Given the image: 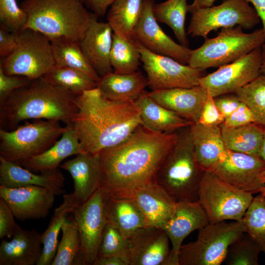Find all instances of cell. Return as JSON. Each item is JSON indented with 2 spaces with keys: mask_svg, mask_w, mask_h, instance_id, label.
<instances>
[{
  "mask_svg": "<svg viewBox=\"0 0 265 265\" xmlns=\"http://www.w3.org/2000/svg\"><path fill=\"white\" fill-rule=\"evenodd\" d=\"M148 94L158 104L193 123L198 122L207 97V91L199 85L151 91Z\"/></svg>",
  "mask_w": 265,
  "mask_h": 265,
  "instance_id": "obj_24",
  "label": "cell"
},
{
  "mask_svg": "<svg viewBox=\"0 0 265 265\" xmlns=\"http://www.w3.org/2000/svg\"><path fill=\"white\" fill-rule=\"evenodd\" d=\"M261 250L246 232L229 247L224 263L227 265H258Z\"/></svg>",
  "mask_w": 265,
  "mask_h": 265,
  "instance_id": "obj_41",
  "label": "cell"
},
{
  "mask_svg": "<svg viewBox=\"0 0 265 265\" xmlns=\"http://www.w3.org/2000/svg\"><path fill=\"white\" fill-rule=\"evenodd\" d=\"M62 236L51 265H72L81 250L80 233L73 218H66L61 229Z\"/></svg>",
  "mask_w": 265,
  "mask_h": 265,
  "instance_id": "obj_38",
  "label": "cell"
},
{
  "mask_svg": "<svg viewBox=\"0 0 265 265\" xmlns=\"http://www.w3.org/2000/svg\"><path fill=\"white\" fill-rule=\"evenodd\" d=\"M262 49L258 47L215 71L202 77L199 85L213 98L236 93L261 74Z\"/></svg>",
  "mask_w": 265,
  "mask_h": 265,
  "instance_id": "obj_13",
  "label": "cell"
},
{
  "mask_svg": "<svg viewBox=\"0 0 265 265\" xmlns=\"http://www.w3.org/2000/svg\"><path fill=\"white\" fill-rule=\"evenodd\" d=\"M14 215L6 202L0 197V238H11L17 225Z\"/></svg>",
  "mask_w": 265,
  "mask_h": 265,
  "instance_id": "obj_47",
  "label": "cell"
},
{
  "mask_svg": "<svg viewBox=\"0 0 265 265\" xmlns=\"http://www.w3.org/2000/svg\"><path fill=\"white\" fill-rule=\"evenodd\" d=\"M216 0H193V2L188 4V10L190 13L194 11L204 8L210 7L213 6V3Z\"/></svg>",
  "mask_w": 265,
  "mask_h": 265,
  "instance_id": "obj_53",
  "label": "cell"
},
{
  "mask_svg": "<svg viewBox=\"0 0 265 265\" xmlns=\"http://www.w3.org/2000/svg\"><path fill=\"white\" fill-rule=\"evenodd\" d=\"M251 3L259 16L265 34V0H245Z\"/></svg>",
  "mask_w": 265,
  "mask_h": 265,
  "instance_id": "obj_51",
  "label": "cell"
},
{
  "mask_svg": "<svg viewBox=\"0 0 265 265\" xmlns=\"http://www.w3.org/2000/svg\"><path fill=\"white\" fill-rule=\"evenodd\" d=\"M63 202L53 212L48 226L41 234L43 252L36 265H51L58 246V236L67 215L77 206L73 193L64 194Z\"/></svg>",
  "mask_w": 265,
  "mask_h": 265,
  "instance_id": "obj_32",
  "label": "cell"
},
{
  "mask_svg": "<svg viewBox=\"0 0 265 265\" xmlns=\"http://www.w3.org/2000/svg\"><path fill=\"white\" fill-rule=\"evenodd\" d=\"M115 0H83L88 7L97 16H104L108 7Z\"/></svg>",
  "mask_w": 265,
  "mask_h": 265,
  "instance_id": "obj_50",
  "label": "cell"
},
{
  "mask_svg": "<svg viewBox=\"0 0 265 265\" xmlns=\"http://www.w3.org/2000/svg\"><path fill=\"white\" fill-rule=\"evenodd\" d=\"M110 196L130 199L142 213L146 226L161 229L172 216L177 203L155 182Z\"/></svg>",
  "mask_w": 265,
  "mask_h": 265,
  "instance_id": "obj_18",
  "label": "cell"
},
{
  "mask_svg": "<svg viewBox=\"0 0 265 265\" xmlns=\"http://www.w3.org/2000/svg\"><path fill=\"white\" fill-rule=\"evenodd\" d=\"M147 86L146 77L138 70L132 74H107L101 78L97 87L106 99L127 102L135 101L146 91Z\"/></svg>",
  "mask_w": 265,
  "mask_h": 265,
  "instance_id": "obj_29",
  "label": "cell"
},
{
  "mask_svg": "<svg viewBox=\"0 0 265 265\" xmlns=\"http://www.w3.org/2000/svg\"><path fill=\"white\" fill-rule=\"evenodd\" d=\"M41 234L35 229L24 230L17 224L12 238L2 239L0 245V265H35L43 252Z\"/></svg>",
  "mask_w": 265,
  "mask_h": 265,
  "instance_id": "obj_25",
  "label": "cell"
},
{
  "mask_svg": "<svg viewBox=\"0 0 265 265\" xmlns=\"http://www.w3.org/2000/svg\"><path fill=\"white\" fill-rule=\"evenodd\" d=\"M76 97L46 75L32 80L0 101V129L13 131L31 119L69 124L78 112Z\"/></svg>",
  "mask_w": 265,
  "mask_h": 265,
  "instance_id": "obj_3",
  "label": "cell"
},
{
  "mask_svg": "<svg viewBox=\"0 0 265 265\" xmlns=\"http://www.w3.org/2000/svg\"><path fill=\"white\" fill-rule=\"evenodd\" d=\"M225 119L224 116L216 106L214 98L207 92V97L197 123L209 126H220Z\"/></svg>",
  "mask_w": 265,
  "mask_h": 265,
  "instance_id": "obj_44",
  "label": "cell"
},
{
  "mask_svg": "<svg viewBox=\"0 0 265 265\" xmlns=\"http://www.w3.org/2000/svg\"><path fill=\"white\" fill-rule=\"evenodd\" d=\"M140 110L142 125L157 132H174L193 123L153 100L145 91L134 101Z\"/></svg>",
  "mask_w": 265,
  "mask_h": 265,
  "instance_id": "obj_27",
  "label": "cell"
},
{
  "mask_svg": "<svg viewBox=\"0 0 265 265\" xmlns=\"http://www.w3.org/2000/svg\"><path fill=\"white\" fill-rule=\"evenodd\" d=\"M189 129L196 161L203 171H210L227 149L221 127L193 123Z\"/></svg>",
  "mask_w": 265,
  "mask_h": 265,
  "instance_id": "obj_28",
  "label": "cell"
},
{
  "mask_svg": "<svg viewBox=\"0 0 265 265\" xmlns=\"http://www.w3.org/2000/svg\"><path fill=\"white\" fill-rule=\"evenodd\" d=\"M55 196L46 188L37 186L14 188L0 186V197L20 221L46 218L53 205Z\"/></svg>",
  "mask_w": 265,
  "mask_h": 265,
  "instance_id": "obj_19",
  "label": "cell"
},
{
  "mask_svg": "<svg viewBox=\"0 0 265 265\" xmlns=\"http://www.w3.org/2000/svg\"><path fill=\"white\" fill-rule=\"evenodd\" d=\"M242 221L245 232L265 254V196L259 193L253 198Z\"/></svg>",
  "mask_w": 265,
  "mask_h": 265,
  "instance_id": "obj_39",
  "label": "cell"
},
{
  "mask_svg": "<svg viewBox=\"0 0 265 265\" xmlns=\"http://www.w3.org/2000/svg\"><path fill=\"white\" fill-rule=\"evenodd\" d=\"M154 0H145L140 19L132 38L150 51L169 56L187 64L191 49L175 42L158 24L153 13Z\"/></svg>",
  "mask_w": 265,
  "mask_h": 265,
  "instance_id": "obj_16",
  "label": "cell"
},
{
  "mask_svg": "<svg viewBox=\"0 0 265 265\" xmlns=\"http://www.w3.org/2000/svg\"><path fill=\"white\" fill-rule=\"evenodd\" d=\"M196 240L182 245L179 265H220L229 246L243 233L242 220L210 223L198 230Z\"/></svg>",
  "mask_w": 265,
  "mask_h": 265,
  "instance_id": "obj_9",
  "label": "cell"
},
{
  "mask_svg": "<svg viewBox=\"0 0 265 265\" xmlns=\"http://www.w3.org/2000/svg\"><path fill=\"white\" fill-rule=\"evenodd\" d=\"M55 66L49 38L30 28L18 33L15 51L3 58L0 66L9 75H19L34 80L47 74Z\"/></svg>",
  "mask_w": 265,
  "mask_h": 265,
  "instance_id": "obj_10",
  "label": "cell"
},
{
  "mask_svg": "<svg viewBox=\"0 0 265 265\" xmlns=\"http://www.w3.org/2000/svg\"><path fill=\"white\" fill-rule=\"evenodd\" d=\"M259 158L265 162V130L264 132L263 141L259 153Z\"/></svg>",
  "mask_w": 265,
  "mask_h": 265,
  "instance_id": "obj_55",
  "label": "cell"
},
{
  "mask_svg": "<svg viewBox=\"0 0 265 265\" xmlns=\"http://www.w3.org/2000/svg\"><path fill=\"white\" fill-rule=\"evenodd\" d=\"M27 21L26 13L16 0H0V26L17 33L24 29Z\"/></svg>",
  "mask_w": 265,
  "mask_h": 265,
  "instance_id": "obj_43",
  "label": "cell"
},
{
  "mask_svg": "<svg viewBox=\"0 0 265 265\" xmlns=\"http://www.w3.org/2000/svg\"><path fill=\"white\" fill-rule=\"evenodd\" d=\"M106 214L107 222L126 238L138 229L146 226L139 209L125 197L107 195Z\"/></svg>",
  "mask_w": 265,
  "mask_h": 265,
  "instance_id": "obj_30",
  "label": "cell"
},
{
  "mask_svg": "<svg viewBox=\"0 0 265 265\" xmlns=\"http://www.w3.org/2000/svg\"><path fill=\"white\" fill-rule=\"evenodd\" d=\"M209 223L207 215L197 201L177 203L172 216L163 227L172 245L168 265H179L182 243L191 232Z\"/></svg>",
  "mask_w": 265,
  "mask_h": 265,
  "instance_id": "obj_20",
  "label": "cell"
},
{
  "mask_svg": "<svg viewBox=\"0 0 265 265\" xmlns=\"http://www.w3.org/2000/svg\"><path fill=\"white\" fill-rule=\"evenodd\" d=\"M116 257L129 265L127 257L126 238L107 222L102 235L97 257Z\"/></svg>",
  "mask_w": 265,
  "mask_h": 265,
  "instance_id": "obj_42",
  "label": "cell"
},
{
  "mask_svg": "<svg viewBox=\"0 0 265 265\" xmlns=\"http://www.w3.org/2000/svg\"><path fill=\"white\" fill-rule=\"evenodd\" d=\"M220 127L227 149L259 157L265 130L263 127L256 123L236 128Z\"/></svg>",
  "mask_w": 265,
  "mask_h": 265,
  "instance_id": "obj_31",
  "label": "cell"
},
{
  "mask_svg": "<svg viewBox=\"0 0 265 265\" xmlns=\"http://www.w3.org/2000/svg\"><path fill=\"white\" fill-rule=\"evenodd\" d=\"M75 102L78 112L71 123L84 152L99 154L123 141L142 125L134 101L108 100L97 87L76 96Z\"/></svg>",
  "mask_w": 265,
  "mask_h": 265,
  "instance_id": "obj_2",
  "label": "cell"
},
{
  "mask_svg": "<svg viewBox=\"0 0 265 265\" xmlns=\"http://www.w3.org/2000/svg\"><path fill=\"white\" fill-rule=\"evenodd\" d=\"M177 137L178 132H154L140 125L123 141L99 153L102 171L100 187L110 196L155 182Z\"/></svg>",
  "mask_w": 265,
  "mask_h": 265,
  "instance_id": "obj_1",
  "label": "cell"
},
{
  "mask_svg": "<svg viewBox=\"0 0 265 265\" xmlns=\"http://www.w3.org/2000/svg\"><path fill=\"white\" fill-rule=\"evenodd\" d=\"M189 128L178 132L177 139L162 161L155 179L177 202L198 201L204 172L195 158Z\"/></svg>",
  "mask_w": 265,
  "mask_h": 265,
  "instance_id": "obj_5",
  "label": "cell"
},
{
  "mask_svg": "<svg viewBox=\"0 0 265 265\" xmlns=\"http://www.w3.org/2000/svg\"><path fill=\"white\" fill-rule=\"evenodd\" d=\"M49 39L55 65L80 70L89 76L98 83L101 78L90 64L79 42L65 37Z\"/></svg>",
  "mask_w": 265,
  "mask_h": 265,
  "instance_id": "obj_33",
  "label": "cell"
},
{
  "mask_svg": "<svg viewBox=\"0 0 265 265\" xmlns=\"http://www.w3.org/2000/svg\"><path fill=\"white\" fill-rule=\"evenodd\" d=\"M151 91L199 85L204 70L183 64L167 56L152 52L134 40Z\"/></svg>",
  "mask_w": 265,
  "mask_h": 265,
  "instance_id": "obj_12",
  "label": "cell"
},
{
  "mask_svg": "<svg viewBox=\"0 0 265 265\" xmlns=\"http://www.w3.org/2000/svg\"><path fill=\"white\" fill-rule=\"evenodd\" d=\"M170 240L161 228L145 226L126 238L129 265H168Z\"/></svg>",
  "mask_w": 265,
  "mask_h": 265,
  "instance_id": "obj_17",
  "label": "cell"
},
{
  "mask_svg": "<svg viewBox=\"0 0 265 265\" xmlns=\"http://www.w3.org/2000/svg\"><path fill=\"white\" fill-rule=\"evenodd\" d=\"M84 2V1H83Z\"/></svg>",
  "mask_w": 265,
  "mask_h": 265,
  "instance_id": "obj_58",
  "label": "cell"
},
{
  "mask_svg": "<svg viewBox=\"0 0 265 265\" xmlns=\"http://www.w3.org/2000/svg\"><path fill=\"white\" fill-rule=\"evenodd\" d=\"M261 181L264 185H265V170L261 173L260 176Z\"/></svg>",
  "mask_w": 265,
  "mask_h": 265,
  "instance_id": "obj_56",
  "label": "cell"
},
{
  "mask_svg": "<svg viewBox=\"0 0 265 265\" xmlns=\"http://www.w3.org/2000/svg\"><path fill=\"white\" fill-rule=\"evenodd\" d=\"M92 265H127L122 259L116 257H97Z\"/></svg>",
  "mask_w": 265,
  "mask_h": 265,
  "instance_id": "obj_52",
  "label": "cell"
},
{
  "mask_svg": "<svg viewBox=\"0 0 265 265\" xmlns=\"http://www.w3.org/2000/svg\"><path fill=\"white\" fill-rule=\"evenodd\" d=\"M107 194L100 187L88 200L76 206L71 212L80 233V251L86 265H92L98 256L107 223Z\"/></svg>",
  "mask_w": 265,
  "mask_h": 265,
  "instance_id": "obj_14",
  "label": "cell"
},
{
  "mask_svg": "<svg viewBox=\"0 0 265 265\" xmlns=\"http://www.w3.org/2000/svg\"><path fill=\"white\" fill-rule=\"evenodd\" d=\"M66 126L61 138L50 148L27 159L20 165L35 173L51 171L58 168L61 162L67 157L84 152L72 124Z\"/></svg>",
  "mask_w": 265,
  "mask_h": 265,
  "instance_id": "obj_26",
  "label": "cell"
},
{
  "mask_svg": "<svg viewBox=\"0 0 265 265\" xmlns=\"http://www.w3.org/2000/svg\"><path fill=\"white\" fill-rule=\"evenodd\" d=\"M242 29L240 26L223 28L216 36L205 38L200 47L191 50L187 64L204 70L219 67L262 47L265 43L263 28L249 33Z\"/></svg>",
  "mask_w": 265,
  "mask_h": 265,
  "instance_id": "obj_6",
  "label": "cell"
},
{
  "mask_svg": "<svg viewBox=\"0 0 265 265\" xmlns=\"http://www.w3.org/2000/svg\"><path fill=\"white\" fill-rule=\"evenodd\" d=\"M110 61L114 73L127 74L137 71L141 54L134 40L113 32Z\"/></svg>",
  "mask_w": 265,
  "mask_h": 265,
  "instance_id": "obj_36",
  "label": "cell"
},
{
  "mask_svg": "<svg viewBox=\"0 0 265 265\" xmlns=\"http://www.w3.org/2000/svg\"><path fill=\"white\" fill-rule=\"evenodd\" d=\"M83 0H24L26 14L25 28L40 32L49 38L65 37L80 42L89 25L91 13Z\"/></svg>",
  "mask_w": 265,
  "mask_h": 265,
  "instance_id": "obj_4",
  "label": "cell"
},
{
  "mask_svg": "<svg viewBox=\"0 0 265 265\" xmlns=\"http://www.w3.org/2000/svg\"><path fill=\"white\" fill-rule=\"evenodd\" d=\"M18 45V33L10 32L2 26L0 28V55L4 58L12 54Z\"/></svg>",
  "mask_w": 265,
  "mask_h": 265,
  "instance_id": "obj_48",
  "label": "cell"
},
{
  "mask_svg": "<svg viewBox=\"0 0 265 265\" xmlns=\"http://www.w3.org/2000/svg\"><path fill=\"white\" fill-rule=\"evenodd\" d=\"M261 74L265 75V43L262 46Z\"/></svg>",
  "mask_w": 265,
  "mask_h": 265,
  "instance_id": "obj_54",
  "label": "cell"
},
{
  "mask_svg": "<svg viewBox=\"0 0 265 265\" xmlns=\"http://www.w3.org/2000/svg\"><path fill=\"white\" fill-rule=\"evenodd\" d=\"M218 109L225 118L229 116L239 106L241 101L235 94H226L214 98Z\"/></svg>",
  "mask_w": 265,
  "mask_h": 265,
  "instance_id": "obj_49",
  "label": "cell"
},
{
  "mask_svg": "<svg viewBox=\"0 0 265 265\" xmlns=\"http://www.w3.org/2000/svg\"><path fill=\"white\" fill-rule=\"evenodd\" d=\"M71 175L72 192L78 205L88 200L101 187L102 171L99 154L83 152L60 164Z\"/></svg>",
  "mask_w": 265,
  "mask_h": 265,
  "instance_id": "obj_22",
  "label": "cell"
},
{
  "mask_svg": "<svg viewBox=\"0 0 265 265\" xmlns=\"http://www.w3.org/2000/svg\"><path fill=\"white\" fill-rule=\"evenodd\" d=\"M31 80L24 76L7 75L0 66V101L15 90L27 85Z\"/></svg>",
  "mask_w": 265,
  "mask_h": 265,
  "instance_id": "obj_45",
  "label": "cell"
},
{
  "mask_svg": "<svg viewBox=\"0 0 265 265\" xmlns=\"http://www.w3.org/2000/svg\"><path fill=\"white\" fill-rule=\"evenodd\" d=\"M65 181L58 168L37 174L0 157V186L10 188L37 186L59 195L65 193Z\"/></svg>",
  "mask_w": 265,
  "mask_h": 265,
  "instance_id": "obj_23",
  "label": "cell"
},
{
  "mask_svg": "<svg viewBox=\"0 0 265 265\" xmlns=\"http://www.w3.org/2000/svg\"><path fill=\"white\" fill-rule=\"evenodd\" d=\"M235 94L249 107L255 123L265 129V75L261 74Z\"/></svg>",
  "mask_w": 265,
  "mask_h": 265,
  "instance_id": "obj_40",
  "label": "cell"
},
{
  "mask_svg": "<svg viewBox=\"0 0 265 265\" xmlns=\"http://www.w3.org/2000/svg\"><path fill=\"white\" fill-rule=\"evenodd\" d=\"M265 170V162L252 155L226 149L210 171L237 188L259 193L264 186L260 176Z\"/></svg>",
  "mask_w": 265,
  "mask_h": 265,
  "instance_id": "obj_15",
  "label": "cell"
},
{
  "mask_svg": "<svg viewBox=\"0 0 265 265\" xmlns=\"http://www.w3.org/2000/svg\"><path fill=\"white\" fill-rule=\"evenodd\" d=\"M188 6L186 0H167L155 3L153 13L158 22L164 23L171 28L180 44L189 48V41L185 29Z\"/></svg>",
  "mask_w": 265,
  "mask_h": 265,
  "instance_id": "obj_35",
  "label": "cell"
},
{
  "mask_svg": "<svg viewBox=\"0 0 265 265\" xmlns=\"http://www.w3.org/2000/svg\"><path fill=\"white\" fill-rule=\"evenodd\" d=\"M66 129L57 121H26L13 131L0 129V157L21 164L50 148Z\"/></svg>",
  "mask_w": 265,
  "mask_h": 265,
  "instance_id": "obj_7",
  "label": "cell"
},
{
  "mask_svg": "<svg viewBox=\"0 0 265 265\" xmlns=\"http://www.w3.org/2000/svg\"><path fill=\"white\" fill-rule=\"evenodd\" d=\"M253 198L251 192L237 188L212 172H203L198 201L205 211L209 223L242 220Z\"/></svg>",
  "mask_w": 265,
  "mask_h": 265,
  "instance_id": "obj_8",
  "label": "cell"
},
{
  "mask_svg": "<svg viewBox=\"0 0 265 265\" xmlns=\"http://www.w3.org/2000/svg\"><path fill=\"white\" fill-rule=\"evenodd\" d=\"M46 76L75 96L97 87V82L91 77L72 68L55 65Z\"/></svg>",
  "mask_w": 265,
  "mask_h": 265,
  "instance_id": "obj_37",
  "label": "cell"
},
{
  "mask_svg": "<svg viewBox=\"0 0 265 265\" xmlns=\"http://www.w3.org/2000/svg\"><path fill=\"white\" fill-rule=\"evenodd\" d=\"M91 13L88 27L79 42L90 64L101 78L113 72L110 61L113 30L107 22L99 21Z\"/></svg>",
  "mask_w": 265,
  "mask_h": 265,
  "instance_id": "obj_21",
  "label": "cell"
},
{
  "mask_svg": "<svg viewBox=\"0 0 265 265\" xmlns=\"http://www.w3.org/2000/svg\"><path fill=\"white\" fill-rule=\"evenodd\" d=\"M191 14L187 34L204 39L220 28L240 26L252 29L261 22L253 7L245 0H224L218 5L198 9Z\"/></svg>",
  "mask_w": 265,
  "mask_h": 265,
  "instance_id": "obj_11",
  "label": "cell"
},
{
  "mask_svg": "<svg viewBox=\"0 0 265 265\" xmlns=\"http://www.w3.org/2000/svg\"><path fill=\"white\" fill-rule=\"evenodd\" d=\"M145 0H115L107 14V22L113 32L132 38L133 29L143 10Z\"/></svg>",
  "mask_w": 265,
  "mask_h": 265,
  "instance_id": "obj_34",
  "label": "cell"
},
{
  "mask_svg": "<svg viewBox=\"0 0 265 265\" xmlns=\"http://www.w3.org/2000/svg\"><path fill=\"white\" fill-rule=\"evenodd\" d=\"M259 193H260L262 195L265 196V185L260 187L259 190Z\"/></svg>",
  "mask_w": 265,
  "mask_h": 265,
  "instance_id": "obj_57",
  "label": "cell"
},
{
  "mask_svg": "<svg viewBox=\"0 0 265 265\" xmlns=\"http://www.w3.org/2000/svg\"><path fill=\"white\" fill-rule=\"evenodd\" d=\"M253 123H255L253 113L249 107L241 101L238 108L226 118L221 125L227 128H236Z\"/></svg>",
  "mask_w": 265,
  "mask_h": 265,
  "instance_id": "obj_46",
  "label": "cell"
}]
</instances>
